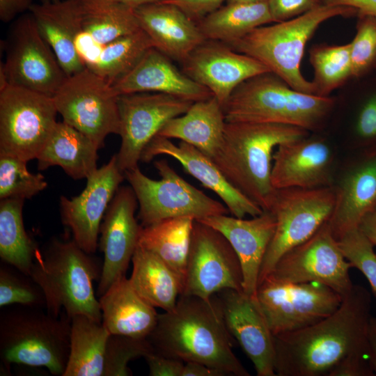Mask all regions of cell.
Returning <instances> with one entry per match:
<instances>
[{"instance_id":"cell-23","label":"cell","mask_w":376,"mask_h":376,"mask_svg":"<svg viewBox=\"0 0 376 376\" xmlns=\"http://www.w3.org/2000/svg\"><path fill=\"white\" fill-rule=\"evenodd\" d=\"M198 221L217 229L226 237L240 262L243 292L256 298L261 265L276 226L274 214L263 211L249 219L220 214Z\"/></svg>"},{"instance_id":"cell-44","label":"cell","mask_w":376,"mask_h":376,"mask_svg":"<svg viewBox=\"0 0 376 376\" xmlns=\"http://www.w3.org/2000/svg\"><path fill=\"white\" fill-rule=\"evenodd\" d=\"M273 22H281L299 17L323 4L322 0H268Z\"/></svg>"},{"instance_id":"cell-20","label":"cell","mask_w":376,"mask_h":376,"mask_svg":"<svg viewBox=\"0 0 376 376\" xmlns=\"http://www.w3.org/2000/svg\"><path fill=\"white\" fill-rule=\"evenodd\" d=\"M217 297L228 330L253 363L258 376H275L274 336L257 298L226 289Z\"/></svg>"},{"instance_id":"cell-47","label":"cell","mask_w":376,"mask_h":376,"mask_svg":"<svg viewBox=\"0 0 376 376\" xmlns=\"http://www.w3.org/2000/svg\"><path fill=\"white\" fill-rule=\"evenodd\" d=\"M357 131L365 139L376 136V94L364 104L358 116Z\"/></svg>"},{"instance_id":"cell-16","label":"cell","mask_w":376,"mask_h":376,"mask_svg":"<svg viewBox=\"0 0 376 376\" xmlns=\"http://www.w3.org/2000/svg\"><path fill=\"white\" fill-rule=\"evenodd\" d=\"M193 104L161 93H134L119 95L121 144L118 165L124 173L138 166L148 143L171 119L181 116Z\"/></svg>"},{"instance_id":"cell-3","label":"cell","mask_w":376,"mask_h":376,"mask_svg":"<svg viewBox=\"0 0 376 376\" xmlns=\"http://www.w3.org/2000/svg\"><path fill=\"white\" fill-rule=\"evenodd\" d=\"M307 136L308 130L293 125L226 122L212 159L230 185L263 211H269L277 190L271 181L274 149Z\"/></svg>"},{"instance_id":"cell-42","label":"cell","mask_w":376,"mask_h":376,"mask_svg":"<svg viewBox=\"0 0 376 376\" xmlns=\"http://www.w3.org/2000/svg\"><path fill=\"white\" fill-rule=\"evenodd\" d=\"M338 243L345 258L368 280L376 297V254L373 243L359 229L345 233Z\"/></svg>"},{"instance_id":"cell-39","label":"cell","mask_w":376,"mask_h":376,"mask_svg":"<svg viewBox=\"0 0 376 376\" xmlns=\"http://www.w3.org/2000/svg\"><path fill=\"white\" fill-rule=\"evenodd\" d=\"M47 186L41 173L33 174L26 168V162L7 155H0V199H30Z\"/></svg>"},{"instance_id":"cell-48","label":"cell","mask_w":376,"mask_h":376,"mask_svg":"<svg viewBox=\"0 0 376 376\" xmlns=\"http://www.w3.org/2000/svg\"><path fill=\"white\" fill-rule=\"evenodd\" d=\"M33 0H0V19L3 22L13 20L18 15L29 10Z\"/></svg>"},{"instance_id":"cell-22","label":"cell","mask_w":376,"mask_h":376,"mask_svg":"<svg viewBox=\"0 0 376 376\" xmlns=\"http://www.w3.org/2000/svg\"><path fill=\"white\" fill-rule=\"evenodd\" d=\"M333 160L322 139L307 136L283 143L273 154L272 184L276 189L333 186Z\"/></svg>"},{"instance_id":"cell-41","label":"cell","mask_w":376,"mask_h":376,"mask_svg":"<svg viewBox=\"0 0 376 376\" xmlns=\"http://www.w3.org/2000/svg\"><path fill=\"white\" fill-rule=\"evenodd\" d=\"M154 352L147 338L110 334L105 350L102 376H128V363Z\"/></svg>"},{"instance_id":"cell-54","label":"cell","mask_w":376,"mask_h":376,"mask_svg":"<svg viewBox=\"0 0 376 376\" xmlns=\"http://www.w3.org/2000/svg\"><path fill=\"white\" fill-rule=\"evenodd\" d=\"M268 0H226V3H257V2H264L267 1Z\"/></svg>"},{"instance_id":"cell-6","label":"cell","mask_w":376,"mask_h":376,"mask_svg":"<svg viewBox=\"0 0 376 376\" xmlns=\"http://www.w3.org/2000/svg\"><path fill=\"white\" fill-rule=\"evenodd\" d=\"M354 15L357 11L353 8L322 4L293 19L258 27L228 46L263 63L292 88L316 95L313 83L301 72L306 45L324 22Z\"/></svg>"},{"instance_id":"cell-37","label":"cell","mask_w":376,"mask_h":376,"mask_svg":"<svg viewBox=\"0 0 376 376\" xmlns=\"http://www.w3.org/2000/svg\"><path fill=\"white\" fill-rule=\"evenodd\" d=\"M152 47L150 37L140 29L104 45L96 58L86 66L113 84L129 72Z\"/></svg>"},{"instance_id":"cell-25","label":"cell","mask_w":376,"mask_h":376,"mask_svg":"<svg viewBox=\"0 0 376 376\" xmlns=\"http://www.w3.org/2000/svg\"><path fill=\"white\" fill-rule=\"evenodd\" d=\"M134 13L154 47L171 60L182 63L205 40L197 22L175 5L148 3L134 8Z\"/></svg>"},{"instance_id":"cell-13","label":"cell","mask_w":376,"mask_h":376,"mask_svg":"<svg viewBox=\"0 0 376 376\" xmlns=\"http://www.w3.org/2000/svg\"><path fill=\"white\" fill-rule=\"evenodd\" d=\"M5 44L8 84L53 97L68 76L30 12L14 21Z\"/></svg>"},{"instance_id":"cell-11","label":"cell","mask_w":376,"mask_h":376,"mask_svg":"<svg viewBox=\"0 0 376 376\" xmlns=\"http://www.w3.org/2000/svg\"><path fill=\"white\" fill-rule=\"evenodd\" d=\"M118 97L111 83L86 67L68 77L53 96L63 121L100 148L109 134H120Z\"/></svg>"},{"instance_id":"cell-45","label":"cell","mask_w":376,"mask_h":376,"mask_svg":"<svg viewBox=\"0 0 376 376\" xmlns=\"http://www.w3.org/2000/svg\"><path fill=\"white\" fill-rule=\"evenodd\" d=\"M144 358L150 376H182L185 363L179 359L155 352L148 354Z\"/></svg>"},{"instance_id":"cell-30","label":"cell","mask_w":376,"mask_h":376,"mask_svg":"<svg viewBox=\"0 0 376 376\" xmlns=\"http://www.w3.org/2000/svg\"><path fill=\"white\" fill-rule=\"evenodd\" d=\"M100 147L88 136L57 122L38 158V168L58 166L75 180L87 179L97 169Z\"/></svg>"},{"instance_id":"cell-26","label":"cell","mask_w":376,"mask_h":376,"mask_svg":"<svg viewBox=\"0 0 376 376\" xmlns=\"http://www.w3.org/2000/svg\"><path fill=\"white\" fill-rule=\"evenodd\" d=\"M68 77L86 68L77 47L83 31L81 0L33 3L29 10Z\"/></svg>"},{"instance_id":"cell-4","label":"cell","mask_w":376,"mask_h":376,"mask_svg":"<svg viewBox=\"0 0 376 376\" xmlns=\"http://www.w3.org/2000/svg\"><path fill=\"white\" fill-rule=\"evenodd\" d=\"M334 105L324 97L292 88L272 72L241 83L223 105L226 122L278 123L308 130L320 127Z\"/></svg>"},{"instance_id":"cell-1","label":"cell","mask_w":376,"mask_h":376,"mask_svg":"<svg viewBox=\"0 0 376 376\" xmlns=\"http://www.w3.org/2000/svg\"><path fill=\"white\" fill-rule=\"evenodd\" d=\"M371 295L353 285L338 308L306 328L274 336L276 375L373 376L368 346Z\"/></svg>"},{"instance_id":"cell-53","label":"cell","mask_w":376,"mask_h":376,"mask_svg":"<svg viewBox=\"0 0 376 376\" xmlns=\"http://www.w3.org/2000/svg\"><path fill=\"white\" fill-rule=\"evenodd\" d=\"M112 1L120 3L122 4H124L125 6H127L134 9L137 7H139L145 4L159 2L160 0H112Z\"/></svg>"},{"instance_id":"cell-35","label":"cell","mask_w":376,"mask_h":376,"mask_svg":"<svg viewBox=\"0 0 376 376\" xmlns=\"http://www.w3.org/2000/svg\"><path fill=\"white\" fill-rule=\"evenodd\" d=\"M24 203L20 198L1 200L0 258L3 263L29 276L39 250L24 228Z\"/></svg>"},{"instance_id":"cell-43","label":"cell","mask_w":376,"mask_h":376,"mask_svg":"<svg viewBox=\"0 0 376 376\" xmlns=\"http://www.w3.org/2000/svg\"><path fill=\"white\" fill-rule=\"evenodd\" d=\"M357 33L350 42L352 76L366 74L376 62V19L358 15Z\"/></svg>"},{"instance_id":"cell-7","label":"cell","mask_w":376,"mask_h":376,"mask_svg":"<svg viewBox=\"0 0 376 376\" xmlns=\"http://www.w3.org/2000/svg\"><path fill=\"white\" fill-rule=\"evenodd\" d=\"M71 318L56 317L41 308L19 306L1 311L0 358L3 369L12 363L45 368L63 376L70 352Z\"/></svg>"},{"instance_id":"cell-28","label":"cell","mask_w":376,"mask_h":376,"mask_svg":"<svg viewBox=\"0 0 376 376\" xmlns=\"http://www.w3.org/2000/svg\"><path fill=\"white\" fill-rule=\"evenodd\" d=\"M336 188V204L328 224L338 241L359 228L363 218L376 207V156L349 172Z\"/></svg>"},{"instance_id":"cell-49","label":"cell","mask_w":376,"mask_h":376,"mask_svg":"<svg viewBox=\"0 0 376 376\" xmlns=\"http://www.w3.org/2000/svg\"><path fill=\"white\" fill-rule=\"evenodd\" d=\"M322 3L351 7L357 10V15H369L376 19V0H322Z\"/></svg>"},{"instance_id":"cell-33","label":"cell","mask_w":376,"mask_h":376,"mask_svg":"<svg viewBox=\"0 0 376 376\" xmlns=\"http://www.w3.org/2000/svg\"><path fill=\"white\" fill-rule=\"evenodd\" d=\"M196 22L205 40L229 45L273 20L268 3L264 1L226 3Z\"/></svg>"},{"instance_id":"cell-9","label":"cell","mask_w":376,"mask_h":376,"mask_svg":"<svg viewBox=\"0 0 376 376\" xmlns=\"http://www.w3.org/2000/svg\"><path fill=\"white\" fill-rule=\"evenodd\" d=\"M336 200L334 186L276 190L269 210L276 217V226L261 265L258 284L283 254L307 240L329 221Z\"/></svg>"},{"instance_id":"cell-36","label":"cell","mask_w":376,"mask_h":376,"mask_svg":"<svg viewBox=\"0 0 376 376\" xmlns=\"http://www.w3.org/2000/svg\"><path fill=\"white\" fill-rule=\"evenodd\" d=\"M83 31L104 45L140 29L134 9L112 0H81Z\"/></svg>"},{"instance_id":"cell-29","label":"cell","mask_w":376,"mask_h":376,"mask_svg":"<svg viewBox=\"0 0 376 376\" xmlns=\"http://www.w3.org/2000/svg\"><path fill=\"white\" fill-rule=\"evenodd\" d=\"M226 123L223 107L213 95L193 102L187 112L169 120L157 135L180 139L212 158L221 143Z\"/></svg>"},{"instance_id":"cell-8","label":"cell","mask_w":376,"mask_h":376,"mask_svg":"<svg viewBox=\"0 0 376 376\" xmlns=\"http://www.w3.org/2000/svg\"><path fill=\"white\" fill-rule=\"evenodd\" d=\"M160 180H153L137 166L124 172L139 204L138 219L142 226L162 220L190 217L201 220L227 214L226 206L183 179L164 159L153 163Z\"/></svg>"},{"instance_id":"cell-51","label":"cell","mask_w":376,"mask_h":376,"mask_svg":"<svg viewBox=\"0 0 376 376\" xmlns=\"http://www.w3.org/2000/svg\"><path fill=\"white\" fill-rule=\"evenodd\" d=\"M359 229L376 246V207L363 218Z\"/></svg>"},{"instance_id":"cell-32","label":"cell","mask_w":376,"mask_h":376,"mask_svg":"<svg viewBox=\"0 0 376 376\" xmlns=\"http://www.w3.org/2000/svg\"><path fill=\"white\" fill-rule=\"evenodd\" d=\"M194 220L173 217L142 226L139 238L138 245L155 254L175 274L182 290Z\"/></svg>"},{"instance_id":"cell-38","label":"cell","mask_w":376,"mask_h":376,"mask_svg":"<svg viewBox=\"0 0 376 376\" xmlns=\"http://www.w3.org/2000/svg\"><path fill=\"white\" fill-rule=\"evenodd\" d=\"M317 95L327 97L352 76L350 43L318 45L309 52Z\"/></svg>"},{"instance_id":"cell-15","label":"cell","mask_w":376,"mask_h":376,"mask_svg":"<svg viewBox=\"0 0 376 376\" xmlns=\"http://www.w3.org/2000/svg\"><path fill=\"white\" fill-rule=\"evenodd\" d=\"M351 267L327 221L307 240L283 254L267 276L287 283L318 282L344 297L354 285Z\"/></svg>"},{"instance_id":"cell-17","label":"cell","mask_w":376,"mask_h":376,"mask_svg":"<svg viewBox=\"0 0 376 376\" xmlns=\"http://www.w3.org/2000/svg\"><path fill=\"white\" fill-rule=\"evenodd\" d=\"M124 179L116 154L86 179L85 189L79 195L60 198L62 223L71 229L73 240L88 253L97 249L102 221Z\"/></svg>"},{"instance_id":"cell-40","label":"cell","mask_w":376,"mask_h":376,"mask_svg":"<svg viewBox=\"0 0 376 376\" xmlns=\"http://www.w3.org/2000/svg\"><path fill=\"white\" fill-rule=\"evenodd\" d=\"M46 307L44 293L28 275L3 263L0 266V307L11 305Z\"/></svg>"},{"instance_id":"cell-50","label":"cell","mask_w":376,"mask_h":376,"mask_svg":"<svg viewBox=\"0 0 376 376\" xmlns=\"http://www.w3.org/2000/svg\"><path fill=\"white\" fill-rule=\"evenodd\" d=\"M182 376H223L219 371L198 362H187Z\"/></svg>"},{"instance_id":"cell-31","label":"cell","mask_w":376,"mask_h":376,"mask_svg":"<svg viewBox=\"0 0 376 376\" xmlns=\"http://www.w3.org/2000/svg\"><path fill=\"white\" fill-rule=\"evenodd\" d=\"M132 263L129 280L134 290L155 308L172 311L182 291L175 274L155 254L139 245Z\"/></svg>"},{"instance_id":"cell-27","label":"cell","mask_w":376,"mask_h":376,"mask_svg":"<svg viewBox=\"0 0 376 376\" xmlns=\"http://www.w3.org/2000/svg\"><path fill=\"white\" fill-rule=\"evenodd\" d=\"M102 323L111 334L147 338L158 313L133 288L125 276L114 282L99 299Z\"/></svg>"},{"instance_id":"cell-12","label":"cell","mask_w":376,"mask_h":376,"mask_svg":"<svg viewBox=\"0 0 376 376\" xmlns=\"http://www.w3.org/2000/svg\"><path fill=\"white\" fill-rule=\"evenodd\" d=\"M256 298L273 336L313 325L335 312L343 297L318 283H287L267 276Z\"/></svg>"},{"instance_id":"cell-46","label":"cell","mask_w":376,"mask_h":376,"mask_svg":"<svg viewBox=\"0 0 376 376\" xmlns=\"http://www.w3.org/2000/svg\"><path fill=\"white\" fill-rule=\"evenodd\" d=\"M226 0H160L159 2L177 6L190 18L198 22L217 10Z\"/></svg>"},{"instance_id":"cell-52","label":"cell","mask_w":376,"mask_h":376,"mask_svg":"<svg viewBox=\"0 0 376 376\" xmlns=\"http://www.w3.org/2000/svg\"><path fill=\"white\" fill-rule=\"evenodd\" d=\"M368 346L370 363L376 375V317L371 316L368 329Z\"/></svg>"},{"instance_id":"cell-55","label":"cell","mask_w":376,"mask_h":376,"mask_svg":"<svg viewBox=\"0 0 376 376\" xmlns=\"http://www.w3.org/2000/svg\"><path fill=\"white\" fill-rule=\"evenodd\" d=\"M40 3H47V2H52V1H58V0H39Z\"/></svg>"},{"instance_id":"cell-18","label":"cell","mask_w":376,"mask_h":376,"mask_svg":"<svg viewBox=\"0 0 376 376\" xmlns=\"http://www.w3.org/2000/svg\"><path fill=\"white\" fill-rule=\"evenodd\" d=\"M138 205L132 188L122 186L107 209L100 229V247L104 260L97 292L99 297L125 276L132 261L142 228L135 217Z\"/></svg>"},{"instance_id":"cell-24","label":"cell","mask_w":376,"mask_h":376,"mask_svg":"<svg viewBox=\"0 0 376 376\" xmlns=\"http://www.w3.org/2000/svg\"><path fill=\"white\" fill-rule=\"evenodd\" d=\"M112 86L118 95L143 92L161 93L192 102L213 96L209 89L179 70L170 58L154 47Z\"/></svg>"},{"instance_id":"cell-5","label":"cell","mask_w":376,"mask_h":376,"mask_svg":"<svg viewBox=\"0 0 376 376\" xmlns=\"http://www.w3.org/2000/svg\"><path fill=\"white\" fill-rule=\"evenodd\" d=\"M102 267L90 253L72 240H53L43 253H38L29 276L42 289L47 311L69 318L85 315L102 322V311L93 282L99 280Z\"/></svg>"},{"instance_id":"cell-19","label":"cell","mask_w":376,"mask_h":376,"mask_svg":"<svg viewBox=\"0 0 376 376\" xmlns=\"http://www.w3.org/2000/svg\"><path fill=\"white\" fill-rule=\"evenodd\" d=\"M182 72L206 87L223 105L245 80L269 70L257 59L228 45L205 40L182 63Z\"/></svg>"},{"instance_id":"cell-21","label":"cell","mask_w":376,"mask_h":376,"mask_svg":"<svg viewBox=\"0 0 376 376\" xmlns=\"http://www.w3.org/2000/svg\"><path fill=\"white\" fill-rule=\"evenodd\" d=\"M160 155L177 160L186 172L222 200L232 216L253 217L263 212L260 207L229 183L211 157L194 146L184 141L175 145L170 139L156 135L144 148L140 161L150 162Z\"/></svg>"},{"instance_id":"cell-14","label":"cell","mask_w":376,"mask_h":376,"mask_svg":"<svg viewBox=\"0 0 376 376\" xmlns=\"http://www.w3.org/2000/svg\"><path fill=\"white\" fill-rule=\"evenodd\" d=\"M240 260L219 230L194 220L185 283L180 295L208 300L226 289L243 291Z\"/></svg>"},{"instance_id":"cell-10","label":"cell","mask_w":376,"mask_h":376,"mask_svg":"<svg viewBox=\"0 0 376 376\" xmlns=\"http://www.w3.org/2000/svg\"><path fill=\"white\" fill-rule=\"evenodd\" d=\"M57 113L53 97L10 84L0 90V155L37 159Z\"/></svg>"},{"instance_id":"cell-34","label":"cell","mask_w":376,"mask_h":376,"mask_svg":"<svg viewBox=\"0 0 376 376\" xmlns=\"http://www.w3.org/2000/svg\"><path fill=\"white\" fill-rule=\"evenodd\" d=\"M110 333L85 315L71 318L70 352L63 376H102Z\"/></svg>"},{"instance_id":"cell-2","label":"cell","mask_w":376,"mask_h":376,"mask_svg":"<svg viewBox=\"0 0 376 376\" xmlns=\"http://www.w3.org/2000/svg\"><path fill=\"white\" fill-rule=\"evenodd\" d=\"M155 352L183 362H198L223 376H249L233 353L234 338L217 297L180 295L175 307L158 315L147 337Z\"/></svg>"}]
</instances>
